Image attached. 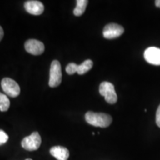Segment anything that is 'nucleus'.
<instances>
[{
    "mask_svg": "<svg viewBox=\"0 0 160 160\" xmlns=\"http://www.w3.org/2000/svg\"><path fill=\"white\" fill-rule=\"evenodd\" d=\"M85 120L90 125L99 128H107L112 122V117L104 113L88 111L85 114Z\"/></svg>",
    "mask_w": 160,
    "mask_h": 160,
    "instance_id": "f257e3e1",
    "label": "nucleus"
},
{
    "mask_svg": "<svg viewBox=\"0 0 160 160\" xmlns=\"http://www.w3.org/2000/svg\"><path fill=\"white\" fill-rule=\"evenodd\" d=\"M144 57L147 62L153 65H160V48L150 47L145 50Z\"/></svg>",
    "mask_w": 160,
    "mask_h": 160,
    "instance_id": "6e6552de",
    "label": "nucleus"
},
{
    "mask_svg": "<svg viewBox=\"0 0 160 160\" xmlns=\"http://www.w3.org/2000/svg\"><path fill=\"white\" fill-rule=\"evenodd\" d=\"M51 154L57 160H68L69 158V151L62 146H54L50 151Z\"/></svg>",
    "mask_w": 160,
    "mask_h": 160,
    "instance_id": "9d476101",
    "label": "nucleus"
},
{
    "mask_svg": "<svg viewBox=\"0 0 160 160\" xmlns=\"http://www.w3.org/2000/svg\"><path fill=\"white\" fill-rule=\"evenodd\" d=\"M88 1L87 0H77V7L73 10V14L77 17H80L85 11L86 7H87Z\"/></svg>",
    "mask_w": 160,
    "mask_h": 160,
    "instance_id": "9b49d317",
    "label": "nucleus"
},
{
    "mask_svg": "<svg viewBox=\"0 0 160 160\" xmlns=\"http://www.w3.org/2000/svg\"><path fill=\"white\" fill-rule=\"evenodd\" d=\"M62 82V69L61 65L57 60L52 62L50 69L49 86L51 88H56L60 85Z\"/></svg>",
    "mask_w": 160,
    "mask_h": 160,
    "instance_id": "7ed1b4c3",
    "label": "nucleus"
},
{
    "mask_svg": "<svg viewBox=\"0 0 160 160\" xmlns=\"http://www.w3.org/2000/svg\"><path fill=\"white\" fill-rule=\"evenodd\" d=\"M24 7L28 13L35 16L41 15L45 9L43 4L41 2L33 1V0L26 2Z\"/></svg>",
    "mask_w": 160,
    "mask_h": 160,
    "instance_id": "1a4fd4ad",
    "label": "nucleus"
},
{
    "mask_svg": "<svg viewBox=\"0 0 160 160\" xmlns=\"http://www.w3.org/2000/svg\"><path fill=\"white\" fill-rule=\"evenodd\" d=\"M155 5L157 6V8H160V0H156V1H155Z\"/></svg>",
    "mask_w": 160,
    "mask_h": 160,
    "instance_id": "a211bd4d",
    "label": "nucleus"
},
{
    "mask_svg": "<svg viewBox=\"0 0 160 160\" xmlns=\"http://www.w3.org/2000/svg\"><path fill=\"white\" fill-rule=\"evenodd\" d=\"M78 66H79V65H77V64L76 63H73V62L69 63L68 65L66 66V68H65L66 72H67L68 74L72 75V74H74L75 73H77Z\"/></svg>",
    "mask_w": 160,
    "mask_h": 160,
    "instance_id": "4468645a",
    "label": "nucleus"
},
{
    "mask_svg": "<svg viewBox=\"0 0 160 160\" xmlns=\"http://www.w3.org/2000/svg\"><path fill=\"white\" fill-rule=\"evenodd\" d=\"M8 140V136L6 134L5 131L0 130V145L5 144Z\"/></svg>",
    "mask_w": 160,
    "mask_h": 160,
    "instance_id": "2eb2a0df",
    "label": "nucleus"
},
{
    "mask_svg": "<svg viewBox=\"0 0 160 160\" xmlns=\"http://www.w3.org/2000/svg\"><path fill=\"white\" fill-rule=\"evenodd\" d=\"M93 65V63L91 59L85 60V61H84L82 63L80 64L78 66L77 73L79 75H82L84 73H87L88 71H89L92 68Z\"/></svg>",
    "mask_w": 160,
    "mask_h": 160,
    "instance_id": "f8f14e48",
    "label": "nucleus"
},
{
    "mask_svg": "<svg viewBox=\"0 0 160 160\" xmlns=\"http://www.w3.org/2000/svg\"><path fill=\"white\" fill-rule=\"evenodd\" d=\"M2 88L5 94L9 97L15 98L20 93V88L17 82L10 78H4L1 82Z\"/></svg>",
    "mask_w": 160,
    "mask_h": 160,
    "instance_id": "39448f33",
    "label": "nucleus"
},
{
    "mask_svg": "<svg viewBox=\"0 0 160 160\" xmlns=\"http://www.w3.org/2000/svg\"><path fill=\"white\" fill-rule=\"evenodd\" d=\"M25 48L28 53L33 55H40L45 51V45L42 42L37 39H29L26 41Z\"/></svg>",
    "mask_w": 160,
    "mask_h": 160,
    "instance_id": "0eeeda50",
    "label": "nucleus"
},
{
    "mask_svg": "<svg viewBox=\"0 0 160 160\" xmlns=\"http://www.w3.org/2000/svg\"><path fill=\"white\" fill-rule=\"evenodd\" d=\"M11 105L10 100L7 95L0 93V111L5 112L7 111Z\"/></svg>",
    "mask_w": 160,
    "mask_h": 160,
    "instance_id": "ddd939ff",
    "label": "nucleus"
},
{
    "mask_svg": "<svg viewBox=\"0 0 160 160\" xmlns=\"http://www.w3.org/2000/svg\"><path fill=\"white\" fill-rule=\"evenodd\" d=\"M25 160H32V159H26Z\"/></svg>",
    "mask_w": 160,
    "mask_h": 160,
    "instance_id": "6ab92c4d",
    "label": "nucleus"
},
{
    "mask_svg": "<svg viewBox=\"0 0 160 160\" xmlns=\"http://www.w3.org/2000/svg\"><path fill=\"white\" fill-rule=\"evenodd\" d=\"M4 37V31H3V29L0 26V41H1L2 39Z\"/></svg>",
    "mask_w": 160,
    "mask_h": 160,
    "instance_id": "f3484780",
    "label": "nucleus"
},
{
    "mask_svg": "<svg viewBox=\"0 0 160 160\" xmlns=\"http://www.w3.org/2000/svg\"><path fill=\"white\" fill-rule=\"evenodd\" d=\"M99 93L105 97L108 103L115 104L117 102V94L114 86L109 82H103L100 84Z\"/></svg>",
    "mask_w": 160,
    "mask_h": 160,
    "instance_id": "f03ea898",
    "label": "nucleus"
},
{
    "mask_svg": "<svg viewBox=\"0 0 160 160\" xmlns=\"http://www.w3.org/2000/svg\"><path fill=\"white\" fill-rule=\"evenodd\" d=\"M156 122L158 127L160 128V105L158 107L157 113H156Z\"/></svg>",
    "mask_w": 160,
    "mask_h": 160,
    "instance_id": "dca6fc26",
    "label": "nucleus"
},
{
    "mask_svg": "<svg viewBox=\"0 0 160 160\" xmlns=\"http://www.w3.org/2000/svg\"><path fill=\"white\" fill-rule=\"evenodd\" d=\"M124 31L125 30L122 26L116 23H111L104 28L103 37L108 39H115L122 35Z\"/></svg>",
    "mask_w": 160,
    "mask_h": 160,
    "instance_id": "423d86ee",
    "label": "nucleus"
},
{
    "mask_svg": "<svg viewBox=\"0 0 160 160\" xmlns=\"http://www.w3.org/2000/svg\"><path fill=\"white\" fill-rule=\"evenodd\" d=\"M42 139L38 132H33L28 137H25L22 141V147L29 151H37L41 145Z\"/></svg>",
    "mask_w": 160,
    "mask_h": 160,
    "instance_id": "20e7f679",
    "label": "nucleus"
}]
</instances>
